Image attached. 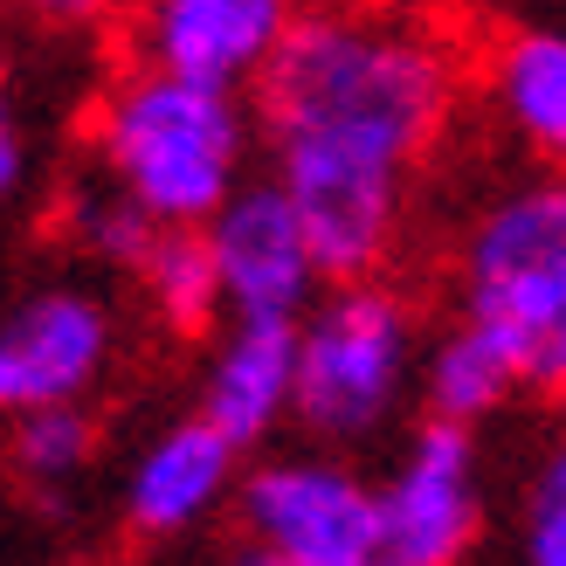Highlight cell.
<instances>
[{"label": "cell", "mask_w": 566, "mask_h": 566, "mask_svg": "<svg viewBox=\"0 0 566 566\" xmlns=\"http://www.w3.org/2000/svg\"><path fill=\"white\" fill-rule=\"evenodd\" d=\"M229 566H283V559H270V553H263V546H242V553H235V559H229Z\"/></svg>", "instance_id": "19"}, {"label": "cell", "mask_w": 566, "mask_h": 566, "mask_svg": "<svg viewBox=\"0 0 566 566\" xmlns=\"http://www.w3.org/2000/svg\"><path fill=\"white\" fill-rule=\"evenodd\" d=\"M380 559L463 566L484 539V457L463 421H421L380 476Z\"/></svg>", "instance_id": "6"}, {"label": "cell", "mask_w": 566, "mask_h": 566, "mask_svg": "<svg viewBox=\"0 0 566 566\" xmlns=\"http://www.w3.org/2000/svg\"><path fill=\"white\" fill-rule=\"evenodd\" d=\"M421 318L380 276L338 283L297 318V429L325 449L387 436L421 401Z\"/></svg>", "instance_id": "4"}, {"label": "cell", "mask_w": 566, "mask_h": 566, "mask_svg": "<svg viewBox=\"0 0 566 566\" xmlns=\"http://www.w3.org/2000/svg\"><path fill=\"white\" fill-rule=\"evenodd\" d=\"M457 297L525 387L566 394V174L539 166L476 208L457 249Z\"/></svg>", "instance_id": "3"}, {"label": "cell", "mask_w": 566, "mask_h": 566, "mask_svg": "<svg viewBox=\"0 0 566 566\" xmlns=\"http://www.w3.org/2000/svg\"><path fill=\"white\" fill-rule=\"evenodd\" d=\"M249 546L283 566H359L380 553V491L346 457H263L235 491Z\"/></svg>", "instance_id": "5"}, {"label": "cell", "mask_w": 566, "mask_h": 566, "mask_svg": "<svg viewBox=\"0 0 566 566\" xmlns=\"http://www.w3.org/2000/svg\"><path fill=\"white\" fill-rule=\"evenodd\" d=\"M359 566H394V559H380V553H374V559H359Z\"/></svg>", "instance_id": "20"}, {"label": "cell", "mask_w": 566, "mask_h": 566, "mask_svg": "<svg viewBox=\"0 0 566 566\" xmlns=\"http://www.w3.org/2000/svg\"><path fill=\"white\" fill-rule=\"evenodd\" d=\"M235 491H242V449L208 415H187V421H166L132 457L118 512L138 539H187L221 504H235Z\"/></svg>", "instance_id": "10"}, {"label": "cell", "mask_w": 566, "mask_h": 566, "mask_svg": "<svg viewBox=\"0 0 566 566\" xmlns=\"http://www.w3.org/2000/svg\"><path fill=\"white\" fill-rule=\"evenodd\" d=\"M63 229H70V242L83 249V256H97V263H111V270H138V256H146L153 235H159V221L138 208L118 180L83 174V180L63 193Z\"/></svg>", "instance_id": "16"}, {"label": "cell", "mask_w": 566, "mask_h": 566, "mask_svg": "<svg viewBox=\"0 0 566 566\" xmlns=\"http://www.w3.org/2000/svg\"><path fill=\"white\" fill-rule=\"evenodd\" d=\"M208 249L221 270V304L229 318H304L318 304L325 263L311 249V229L283 180H242L208 221Z\"/></svg>", "instance_id": "8"}, {"label": "cell", "mask_w": 566, "mask_h": 566, "mask_svg": "<svg viewBox=\"0 0 566 566\" xmlns=\"http://www.w3.org/2000/svg\"><path fill=\"white\" fill-rule=\"evenodd\" d=\"M263 118L242 91L159 70L138 55L91 104V159L159 229H208L214 208L249 180Z\"/></svg>", "instance_id": "2"}, {"label": "cell", "mask_w": 566, "mask_h": 566, "mask_svg": "<svg viewBox=\"0 0 566 566\" xmlns=\"http://www.w3.org/2000/svg\"><path fill=\"white\" fill-rule=\"evenodd\" d=\"M118 359V318L91 283H35L0 311V415L91 401Z\"/></svg>", "instance_id": "7"}, {"label": "cell", "mask_w": 566, "mask_h": 566, "mask_svg": "<svg viewBox=\"0 0 566 566\" xmlns=\"http://www.w3.org/2000/svg\"><path fill=\"white\" fill-rule=\"evenodd\" d=\"M21 187H28V132L14 118V104L0 97V208H8Z\"/></svg>", "instance_id": "18"}, {"label": "cell", "mask_w": 566, "mask_h": 566, "mask_svg": "<svg viewBox=\"0 0 566 566\" xmlns=\"http://www.w3.org/2000/svg\"><path fill=\"white\" fill-rule=\"evenodd\" d=\"M132 283H138V297H146L153 318H159L166 332H180V338H214L221 318H229L208 229H159L153 249L138 256Z\"/></svg>", "instance_id": "14"}, {"label": "cell", "mask_w": 566, "mask_h": 566, "mask_svg": "<svg viewBox=\"0 0 566 566\" xmlns=\"http://www.w3.org/2000/svg\"><path fill=\"white\" fill-rule=\"evenodd\" d=\"M518 553L525 566H566V429L532 457L518 497Z\"/></svg>", "instance_id": "17"}, {"label": "cell", "mask_w": 566, "mask_h": 566, "mask_svg": "<svg viewBox=\"0 0 566 566\" xmlns=\"http://www.w3.org/2000/svg\"><path fill=\"white\" fill-rule=\"evenodd\" d=\"M297 21V0H138L132 42L159 70L221 83V91H256Z\"/></svg>", "instance_id": "9"}, {"label": "cell", "mask_w": 566, "mask_h": 566, "mask_svg": "<svg viewBox=\"0 0 566 566\" xmlns=\"http://www.w3.org/2000/svg\"><path fill=\"white\" fill-rule=\"evenodd\" d=\"M201 415L235 449L297 421V318H221L201 366Z\"/></svg>", "instance_id": "11"}, {"label": "cell", "mask_w": 566, "mask_h": 566, "mask_svg": "<svg viewBox=\"0 0 566 566\" xmlns=\"http://www.w3.org/2000/svg\"><path fill=\"white\" fill-rule=\"evenodd\" d=\"M484 97L504 138L546 174H566V28L518 21L484 55Z\"/></svg>", "instance_id": "12"}, {"label": "cell", "mask_w": 566, "mask_h": 566, "mask_svg": "<svg viewBox=\"0 0 566 566\" xmlns=\"http://www.w3.org/2000/svg\"><path fill=\"white\" fill-rule=\"evenodd\" d=\"M518 387L525 380H518L512 353H504L476 318H463V311H457V325H442L429 346H421V408L436 421L476 429V421H491Z\"/></svg>", "instance_id": "13"}, {"label": "cell", "mask_w": 566, "mask_h": 566, "mask_svg": "<svg viewBox=\"0 0 566 566\" xmlns=\"http://www.w3.org/2000/svg\"><path fill=\"white\" fill-rule=\"evenodd\" d=\"M8 463L28 491H70L83 470L97 463V415L91 401H70V408H35V415H14V436H8Z\"/></svg>", "instance_id": "15"}, {"label": "cell", "mask_w": 566, "mask_h": 566, "mask_svg": "<svg viewBox=\"0 0 566 566\" xmlns=\"http://www.w3.org/2000/svg\"><path fill=\"white\" fill-rule=\"evenodd\" d=\"M457 111L449 49L421 21L318 8L256 83L263 146L332 283L380 276L401 242L408 174Z\"/></svg>", "instance_id": "1"}]
</instances>
